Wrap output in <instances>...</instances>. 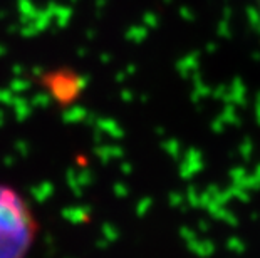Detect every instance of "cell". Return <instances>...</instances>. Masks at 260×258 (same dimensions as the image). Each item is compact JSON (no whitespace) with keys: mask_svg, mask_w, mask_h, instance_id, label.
Instances as JSON below:
<instances>
[{"mask_svg":"<svg viewBox=\"0 0 260 258\" xmlns=\"http://www.w3.org/2000/svg\"><path fill=\"white\" fill-rule=\"evenodd\" d=\"M252 2V17H253V24H255V29L260 34V0H250Z\"/></svg>","mask_w":260,"mask_h":258,"instance_id":"obj_2","label":"cell"},{"mask_svg":"<svg viewBox=\"0 0 260 258\" xmlns=\"http://www.w3.org/2000/svg\"><path fill=\"white\" fill-rule=\"evenodd\" d=\"M37 232L36 215L24 196L0 185V258H27Z\"/></svg>","mask_w":260,"mask_h":258,"instance_id":"obj_1","label":"cell"}]
</instances>
